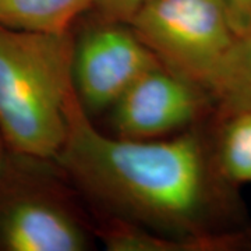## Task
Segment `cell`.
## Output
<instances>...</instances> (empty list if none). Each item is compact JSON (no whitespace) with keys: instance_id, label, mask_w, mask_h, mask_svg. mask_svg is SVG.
<instances>
[{"instance_id":"5","label":"cell","mask_w":251,"mask_h":251,"mask_svg":"<svg viewBox=\"0 0 251 251\" xmlns=\"http://www.w3.org/2000/svg\"><path fill=\"white\" fill-rule=\"evenodd\" d=\"M74 25L73 84L77 99L94 119L115 105L144 73L162 63L127 23L87 13Z\"/></svg>"},{"instance_id":"4","label":"cell","mask_w":251,"mask_h":251,"mask_svg":"<svg viewBox=\"0 0 251 251\" xmlns=\"http://www.w3.org/2000/svg\"><path fill=\"white\" fill-rule=\"evenodd\" d=\"M128 24L168 70L205 92L237 38L224 0H150Z\"/></svg>"},{"instance_id":"10","label":"cell","mask_w":251,"mask_h":251,"mask_svg":"<svg viewBox=\"0 0 251 251\" xmlns=\"http://www.w3.org/2000/svg\"><path fill=\"white\" fill-rule=\"evenodd\" d=\"M215 119V153L219 169L234 186L251 183V112Z\"/></svg>"},{"instance_id":"6","label":"cell","mask_w":251,"mask_h":251,"mask_svg":"<svg viewBox=\"0 0 251 251\" xmlns=\"http://www.w3.org/2000/svg\"><path fill=\"white\" fill-rule=\"evenodd\" d=\"M106 113L112 135L156 140L204 122L214 106L205 91L161 64L144 73Z\"/></svg>"},{"instance_id":"2","label":"cell","mask_w":251,"mask_h":251,"mask_svg":"<svg viewBox=\"0 0 251 251\" xmlns=\"http://www.w3.org/2000/svg\"><path fill=\"white\" fill-rule=\"evenodd\" d=\"M74 32L0 25V130L11 152L56 159L67 135Z\"/></svg>"},{"instance_id":"9","label":"cell","mask_w":251,"mask_h":251,"mask_svg":"<svg viewBox=\"0 0 251 251\" xmlns=\"http://www.w3.org/2000/svg\"><path fill=\"white\" fill-rule=\"evenodd\" d=\"M206 94L212 100L216 117L251 112V28L237 35L214 74Z\"/></svg>"},{"instance_id":"3","label":"cell","mask_w":251,"mask_h":251,"mask_svg":"<svg viewBox=\"0 0 251 251\" xmlns=\"http://www.w3.org/2000/svg\"><path fill=\"white\" fill-rule=\"evenodd\" d=\"M97 240L94 212L56 159L10 151L0 169V251H88Z\"/></svg>"},{"instance_id":"8","label":"cell","mask_w":251,"mask_h":251,"mask_svg":"<svg viewBox=\"0 0 251 251\" xmlns=\"http://www.w3.org/2000/svg\"><path fill=\"white\" fill-rule=\"evenodd\" d=\"M94 0H0V25L66 34L92 9Z\"/></svg>"},{"instance_id":"11","label":"cell","mask_w":251,"mask_h":251,"mask_svg":"<svg viewBox=\"0 0 251 251\" xmlns=\"http://www.w3.org/2000/svg\"><path fill=\"white\" fill-rule=\"evenodd\" d=\"M148 1L150 0H94L90 13L103 20L128 24L135 13Z\"/></svg>"},{"instance_id":"1","label":"cell","mask_w":251,"mask_h":251,"mask_svg":"<svg viewBox=\"0 0 251 251\" xmlns=\"http://www.w3.org/2000/svg\"><path fill=\"white\" fill-rule=\"evenodd\" d=\"M214 115L179 134L126 140L100 131L75 91L56 162L91 211L176 237L250 230L233 183L219 169Z\"/></svg>"},{"instance_id":"7","label":"cell","mask_w":251,"mask_h":251,"mask_svg":"<svg viewBox=\"0 0 251 251\" xmlns=\"http://www.w3.org/2000/svg\"><path fill=\"white\" fill-rule=\"evenodd\" d=\"M97 237L109 251L250 250L251 229L215 237H176L147 230L119 218L95 214Z\"/></svg>"},{"instance_id":"13","label":"cell","mask_w":251,"mask_h":251,"mask_svg":"<svg viewBox=\"0 0 251 251\" xmlns=\"http://www.w3.org/2000/svg\"><path fill=\"white\" fill-rule=\"evenodd\" d=\"M9 147H7V143H6V140H4V137H3V133H1V130H0V169L3 168V165H4V162L7 159V156H9Z\"/></svg>"},{"instance_id":"12","label":"cell","mask_w":251,"mask_h":251,"mask_svg":"<svg viewBox=\"0 0 251 251\" xmlns=\"http://www.w3.org/2000/svg\"><path fill=\"white\" fill-rule=\"evenodd\" d=\"M234 32L242 35L251 28V0H224Z\"/></svg>"}]
</instances>
